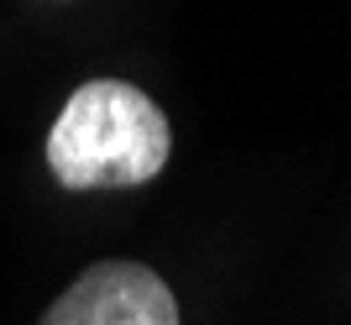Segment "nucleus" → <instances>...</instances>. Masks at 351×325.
I'll list each match as a JSON object with an SVG mask.
<instances>
[{
	"instance_id": "f257e3e1",
	"label": "nucleus",
	"mask_w": 351,
	"mask_h": 325,
	"mask_svg": "<svg viewBox=\"0 0 351 325\" xmlns=\"http://www.w3.org/2000/svg\"><path fill=\"white\" fill-rule=\"evenodd\" d=\"M168 147V116L152 95L126 79H89L47 132V168L69 189H132L162 173Z\"/></svg>"
},
{
	"instance_id": "f03ea898",
	"label": "nucleus",
	"mask_w": 351,
	"mask_h": 325,
	"mask_svg": "<svg viewBox=\"0 0 351 325\" xmlns=\"http://www.w3.org/2000/svg\"><path fill=\"white\" fill-rule=\"evenodd\" d=\"M43 325H178V299L142 263H95L53 299Z\"/></svg>"
}]
</instances>
